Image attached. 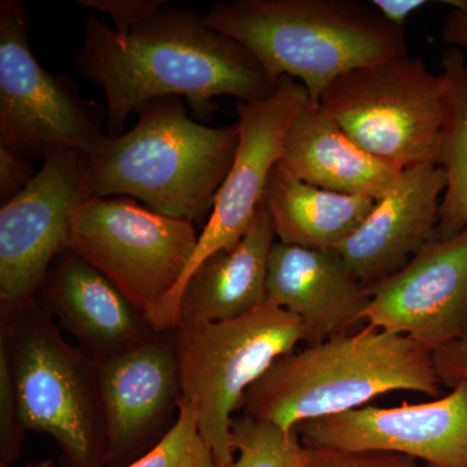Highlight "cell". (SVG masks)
<instances>
[{
	"label": "cell",
	"instance_id": "1",
	"mask_svg": "<svg viewBox=\"0 0 467 467\" xmlns=\"http://www.w3.org/2000/svg\"><path fill=\"white\" fill-rule=\"evenodd\" d=\"M76 63L106 95L110 137L147 101L184 98L196 116L216 110L214 99L254 101L275 90V78L244 46L208 26L204 15L165 3L130 33L88 16Z\"/></svg>",
	"mask_w": 467,
	"mask_h": 467
},
{
	"label": "cell",
	"instance_id": "2",
	"mask_svg": "<svg viewBox=\"0 0 467 467\" xmlns=\"http://www.w3.org/2000/svg\"><path fill=\"white\" fill-rule=\"evenodd\" d=\"M135 115L130 130L109 135L88 156L91 198L126 196L162 216L208 220L235 159L238 122L202 124L177 97L147 101Z\"/></svg>",
	"mask_w": 467,
	"mask_h": 467
},
{
	"label": "cell",
	"instance_id": "3",
	"mask_svg": "<svg viewBox=\"0 0 467 467\" xmlns=\"http://www.w3.org/2000/svg\"><path fill=\"white\" fill-rule=\"evenodd\" d=\"M431 352L404 335L368 326L276 359L243 396V416L285 431L306 420L361 408L384 393L441 395Z\"/></svg>",
	"mask_w": 467,
	"mask_h": 467
},
{
	"label": "cell",
	"instance_id": "4",
	"mask_svg": "<svg viewBox=\"0 0 467 467\" xmlns=\"http://www.w3.org/2000/svg\"><path fill=\"white\" fill-rule=\"evenodd\" d=\"M204 20L275 81L299 79L315 101L344 73L408 55L404 27L352 0H233L211 5Z\"/></svg>",
	"mask_w": 467,
	"mask_h": 467
},
{
	"label": "cell",
	"instance_id": "5",
	"mask_svg": "<svg viewBox=\"0 0 467 467\" xmlns=\"http://www.w3.org/2000/svg\"><path fill=\"white\" fill-rule=\"evenodd\" d=\"M26 432L50 435L67 467L106 465L107 439L97 364L67 342L36 299L2 324Z\"/></svg>",
	"mask_w": 467,
	"mask_h": 467
},
{
	"label": "cell",
	"instance_id": "6",
	"mask_svg": "<svg viewBox=\"0 0 467 467\" xmlns=\"http://www.w3.org/2000/svg\"><path fill=\"white\" fill-rule=\"evenodd\" d=\"M303 321L272 301L241 317L182 322L174 330L182 400L218 467L233 462L232 420L243 396L267 368L306 342Z\"/></svg>",
	"mask_w": 467,
	"mask_h": 467
},
{
	"label": "cell",
	"instance_id": "7",
	"mask_svg": "<svg viewBox=\"0 0 467 467\" xmlns=\"http://www.w3.org/2000/svg\"><path fill=\"white\" fill-rule=\"evenodd\" d=\"M447 78L408 55L350 70L319 101L350 140L405 171L439 164Z\"/></svg>",
	"mask_w": 467,
	"mask_h": 467
},
{
	"label": "cell",
	"instance_id": "8",
	"mask_svg": "<svg viewBox=\"0 0 467 467\" xmlns=\"http://www.w3.org/2000/svg\"><path fill=\"white\" fill-rule=\"evenodd\" d=\"M20 0L0 2V147L30 161L60 150L95 152L107 135V110L79 95L76 82L34 57Z\"/></svg>",
	"mask_w": 467,
	"mask_h": 467
},
{
	"label": "cell",
	"instance_id": "9",
	"mask_svg": "<svg viewBox=\"0 0 467 467\" xmlns=\"http://www.w3.org/2000/svg\"><path fill=\"white\" fill-rule=\"evenodd\" d=\"M198 239L190 221L155 213L126 196H109L76 208L69 251L147 315L181 281Z\"/></svg>",
	"mask_w": 467,
	"mask_h": 467
},
{
	"label": "cell",
	"instance_id": "10",
	"mask_svg": "<svg viewBox=\"0 0 467 467\" xmlns=\"http://www.w3.org/2000/svg\"><path fill=\"white\" fill-rule=\"evenodd\" d=\"M308 98L299 81L284 76L269 97L236 103L239 143L233 167L218 190L182 278L146 315L155 333L178 327L181 295L192 273L217 252L230 251L241 242L263 202L270 171L281 160L285 134Z\"/></svg>",
	"mask_w": 467,
	"mask_h": 467
},
{
	"label": "cell",
	"instance_id": "11",
	"mask_svg": "<svg viewBox=\"0 0 467 467\" xmlns=\"http://www.w3.org/2000/svg\"><path fill=\"white\" fill-rule=\"evenodd\" d=\"M88 155L60 150L43 160L26 189L0 208V321L38 297L55 261L69 251L76 208L90 199Z\"/></svg>",
	"mask_w": 467,
	"mask_h": 467
},
{
	"label": "cell",
	"instance_id": "12",
	"mask_svg": "<svg viewBox=\"0 0 467 467\" xmlns=\"http://www.w3.org/2000/svg\"><path fill=\"white\" fill-rule=\"evenodd\" d=\"M95 364L106 423V465L126 467L177 422L182 386L174 331L153 334L135 348Z\"/></svg>",
	"mask_w": 467,
	"mask_h": 467
},
{
	"label": "cell",
	"instance_id": "13",
	"mask_svg": "<svg viewBox=\"0 0 467 467\" xmlns=\"http://www.w3.org/2000/svg\"><path fill=\"white\" fill-rule=\"evenodd\" d=\"M306 448L382 451L438 467H467V383L423 404L361 407L295 427Z\"/></svg>",
	"mask_w": 467,
	"mask_h": 467
},
{
	"label": "cell",
	"instance_id": "14",
	"mask_svg": "<svg viewBox=\"0 0 467 467\" xmlns=\"http://www.w3.org/2000/svg\"><path fill=\"white\" fill-rule=\"evenodd\" d=\"M371 327L434 352L467 334V229L427 243L408 265L370 291Z\"/></svg>",
	"mask_w": 467,
	"mask_h": 467
},
{
	"label": "cell",
	"instance_id": "15",
	"mask_svg": "<svg viewBox=\"0 0 467 467\" xmlns=\"http://www.w3.org/2000/svg\"><path fill=\"white\" fill-rule=\"evenodd\" d=\"M447 174L439 164L405 169L352 235L335 248L350 273L373 290L436 239Z\"/></svg>",
	"mask_w": 467,
	"mask_h": 467
},
{
	"label": "cell",
	"instance_id": "16",
	"mask_svg": "<svg viewBox=\"0 0 467 467\" xmlns=\"http://www.w3.org/2000/svg\"><path fill=\"white\" fill-rule=\"evenodd\" d=\"M36 299L94 361L121 355L156 334L143 312L72 251L55 261Z\"/></svg>",
	"mask_w": 467,
	"mask_h": 467
},
{
	"label": "cell",
	"instance_id": "17",
	"mask_svg": "<svg viewBox=\"0 0 467 467\" xmlns=\"http://www.w3.org/2000/svg\"><path fill=\"white\" fill-rule=\"evenodd\" d=\"M266 300L299 317L312 346L346 333L370 301V291L335 250H310L275 241L270 252Z\"/></svg>",
	"mask_w": 467,
	"mask_h": 467
},
{
	"label": "cell",
	"instance_id": "18",
	"mask_svg": "<svg viewBox=\"0 0 467 467\" xmlns=\"http://www.w3.org/2000/svg\"><path fill=\"white\" fill-rule=\"evenodd\" d=\"M279 162L304 182L319 189L376 201L404 171L362 150L328 115L321 101L309 98L285 134Z\"/></svg>",
	"mask_w": 467,
	"mask_h": 467
},
{
	"label": "cell",
	"instance_id": "19",
	"mask_svg": "<svg viewBox=\"0 0 467 467\" xmlns=\"http://www.w3.org/2000/svg\"><path fill=\"white\" fill-rule=\"evenodd\" d=\"M275 239L272 218L261 202L241 242L205 260L184 285L180 324L229 321L265 303L267 267Z\"/></svg>",
	"mask_w": 467,
	"mask_h": 467
},
{
	"label": "cell",
	"instance_id": "20",
	"mask_svg": "<svg viewBox=\"0 0 467 467\" xmlns=\"http://www.w3.org/2000/svg\"><path fill=\"white\" fill-rule=\"evenodd\" d=\"M263 202L278 242L310 250H335L362 225L377 201L319 189L276 162Z\"/></svg>",
	"mask_w": 467,
	"mask_h": 467
},
{
	"label": "cell",
	"instance_id": "21",
	"mask_svg": "<svg viewBox=\"0 0 467 467\" xmlns=\"http://www.w3.org/2000/svg\"><path fill=\"white\" fill-rule=\"evenodd\" d=\"M447 78L439 165L447 174L436 239L467 229V61L460 48L442 57Z\"/></svg>",
	"mask_w": 467,
	"mask_h": 467
},
{
	"label": "cell",
	"instance_id": "22",
	"mask_svg": "<svg viewBox=\"0 0 467 467\" xmlns=\"http://www.w3.org/2000/svg\"><path fill=\"white\" fill-rule=\"evenodd\" d=\"M234 461L225 467H303L306 447L296 430L248 416L232 420Z\"/></svg>",
	"mask_w": 467,
	"mask_h": 467
},
{
	"label": "cell",
	"instance_id": "23",
	"mask_svg": "<svg viewBox=\"0 0 467 467\" xmlns=\"http://www.w3.org/2000/svg\"><path fill=\"white\" fill-rule=\"evenodd\" d=\"M126 467H218L189 402L181 401L177 422L146 454Z\"/></svg>",
	"mask_w": 467,
	"mask_h": 467
},
{
	"label": "cell",
	"instance_id": "24",
	"mask_svg": "<svg viewBox=\"0 0 467 467\" xmlns=\"http://www.w3.org/2000/svg\"><path fill=\"white\" fill-rule=\"evenodd\" d=\"M26 435L7 347L0 340V467H11L20 457Z\"/></svg>",
	"mask_w": 467,
	"mask_h": 467
},
{
	"label": "cell",
	"instance_id": "25",
	"mask_svg": "<svg viewBox=\"0 0 467 467\" xmlns=\"http://www.w3.org/2000/svg\"><path fill=\"white\" fill-rule=\"evenodd\" d=\"M303 467H420L417 460L382 451L306 448Z\"/></svg>",
	"mask_w": 467,
	"mask_h": 467
},
{
	"label": "cell",
	"instance_id": "26",
	"mask_svg": "<svg viewBox=\"0 0 467 467\" xmlns=\"http://www.w3.org/2000/svg\"><path fill=\"white\" fill-rule=\"evenodd\" d=\"M85 7L98 9L109 14L116 32L130 33L135 26L142 24L158 12L167 0H78Z\"/></svg>",
	"mask_w": 467,
	"mask_h": 467
},
{
	"label": "cell",
	"instance_id": "27",
	"mask_svg": "<svg viewBox=\"0 0 467 467\" xmlns=\"http://www.w3.org/2000/svg\"><path fill=\"white\" fill-rule=\"evenodd\" d=\"M436 376L441 386L453 389L467 383V334L431 353Z\"/></svg>",
	"mask_w": 467,
	"mask_h": 467
},
{
	"label": "cell",
	"instance_id": "28",
	"mask_svg": "<svg viewBox=\"0 0 467 467\" xmlns=\"http://www.w3.org/2000/svg\"><path fill=\"white\" fill-rule=\"evenodd\" d=\"M30 161L18 158L11 150L0 147V201L2 204L18 195L36 177Z\"/></svg>",
	"mask_w": 467,
	"mask_h": 467
},
{
	"label": "cell",
	"instance_id": "29",
	"mask_svg": "<svg viewBox=\"0 0 467 467\" xmlns=\"http://www.w3.org/2000/svg\"><path fill=\"white\" fill-rule=\"evenodd\" d=\"M453 8L445 21L442 39L456 48H467V2L453 0L448 2Z\"/></svg>",
	"mask_w": 467,
	"mask_h": 467
},
{
	"label": "cell",
	"instance_id": "30",
	"mask_svg": "<svg viewBox=\"0 0 467 467\" xmlns=\"http://www.w3.org/2000/svg\"><path fill=\"white\" fill-rule=\"evenodd\" d=\"M427 3L425 0H374L371 5L389 24L404 27L405 21Z\"/></svg>",
	"mask_w": 467,
	"mask_h": 467
},
{
	"label": "cell",
	"instance_id": "31",
	"mask_svg": "<svg viewBox=\"0 0 467 467\" xmlns=\"http://www.w3.org/2000/svg\"><path fill=\"white\" fill-rule=\"evenodd\" d=\"M23 467H55L54 462L50 460L39 461V462H29Z\"/></svg>",
	"mask_w": 467,
	"mask_h": 467
},
{
	"label": "cell",
	"instance_id": "32",
	"mask_svg": "<svg viewBox=\"0 0 467 467\" xmlns=\"http://www.w3.org/2000/svg\"><path fill=\"white\" fill-rule=\"evenodd\" d=\"M420 467H438V466L425 465V466H420Z\"/></svg>",
	"mask_w": 467,
	"mask_h": 467
}]
</instances>
